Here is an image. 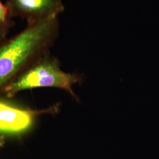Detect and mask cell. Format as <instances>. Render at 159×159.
<instances>
[{
  "label": "cell",
  "mask_w": 159,
  "mask_h": 159,
  "mask_svg": "<svg viewBox=\"0 0 159 159\" xmlns=\"http://www.w3.org/2000/svg\"><path fill=\"white\" fill-rule=\"evenodd\" d=\"M57 30V18H54L27 25L0 42V91L46 55Z\"/></svg>",
  "instance_id": "1"
},
{
  "label": "cell",
  "mask_w": 159,
  "mask_h": 159,
  "mask_svg": "<svg viewBox=\"0 0 159 159\" xmlns=\"http://www.w3.org/2000/svg\"><path fill=\"white\" fill-rule=\"evenodd\" d=\"M80 81V77L77 74L63 71L57 60L46 54L7 85L2 92L6 96L10 98L25 90L54 87L67 91L77 99L72 87Z\"/></svg>",
  "instance_id": "2"
},
{
  "label": "cell",
  "mask_w": 159,
  "mask_h": 159,
  "mask_svg": "<svg viewBox=\"0 0 159 159\" xmlns=\"http://www.w3.org/2000/svg\"><path fill=\"white\" fill-rule=\"evenodd\" d=\"M13 18H20L27 25L57 18L63 10L61 0H4Z\"/></svg>",
  "instance_id": "3"
},
{
  "label": "cell",
  "mask_w": 159,
  "mask_h": 159,
  "mask_svg": "<svg viewBox=\"0 0 159 159\" xmlns=\"http://www.w3.org/2000/svg\"><path fill=\"white\" fill-rule=\"evenodd\" d=\"M58 109V104L43 110L20 108L0 100V132L13 134L23 133L29 129L38 116L56 113Z\"/></svg>",
  "instance_id": "4"
},
{
  "label": "cell",
  "mask_w": 159,
  "mask_h": 159,
  "mask_svg": "<svg viewBox=\"0 0 159 159\" xmlns=\"http://www.w3.org/2000/svg\"><path fill=\"white\" fill-rule=\"evenodd\" d=\"M14 25V18L5 2L0 0V42L8 38V34Z\"/></svg>",
  "instance_id": "5"
},
{
  "label": "cell",
  "mask_w": 159,
  "mask_h": 159,
  "mask_svg": "<svg viewBox=\"0 0 159 159\" xmlns=\"http://www.w3.org/2000/svg\"><path fill=\"white\" fill-rule=\"evenodd\" d=\"M5 143V140L4 137H0V148H2Z\"/></svg>",
  "instance_id": "6"
}]
</instances>
